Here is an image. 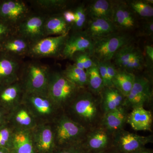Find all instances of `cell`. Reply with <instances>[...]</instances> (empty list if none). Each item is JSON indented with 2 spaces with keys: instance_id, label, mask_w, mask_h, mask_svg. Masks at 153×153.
Segmentation results:
<instances>
[{
  "instance_id": "cell-1",
  "label": "cell",
  "mask_w": 153,
  "mask_h": 153,
  "mask_svg": "<svg viewBox=\"0 0 153 153\" xmlns=\"http://www.w3.org/2000/svg\"><path fill=\"white\" fill-rule=\"evenodd\" d=\"M63 111L72 120L88 128L98 119L99 103L90 91H80Z\"/></svg>"
},
{
  "instance_id": "cell-2",
  "label": "cell",
  "mask_w": 153,
  "mask_h": 153,
  "mask_svg": "<svg viewBox=\"0 0 153 153\" xmlns=\"http://www.w3.org/2000/svg\"><path fill=\"white\" fill-rule=\"evenodd\" d=\"M52 124L56 148L80 144L88 132L86 128L72 120L63 111Z\"/></svg>"
},
{
  "instance_id": "cell-3",
  "label": "cell",
  "mask_w": 153,
  "mask_h": 153,
  "mask_svg": "<svg viewBox=\"0 0 153 153\" xmlns=\"http://www.w3.org/2000/svg\"><path fill=\"white\" fill-rule=\"evenodd\" d=\"M22 102L27 108L37 124L52 123L63 111L47 94L24 92Z\"/></svg>"
},
{
  "instance_id": "cell-4",
  "label": "cell",
  "mask_w": 153,
  "mask_h": 153,
  "mask_svg": "<svg viewBox=\"0 0 153 153\" xmlns=\"http://www.w3.org/2000/svg\"><path fill=\"white\" fill-rule=\"evenodd\" d=\"M51 72L49 66L45 64L38 62L27 63L19 75L25 92L47 94Z\"/></svg>"
},
{
  "instance_id": "cell-5",
  "label": "cell",
  "mask_w": 153,
  "mask_h": 153,
  "mask_svg": "<svg viewBox=\"0 0 153 153\" xmlns=\"http://www.w3.org/2000/svg\"><path fill=\"white\" fill-rule=\"evenodd\" d=\"M81 90L65 77L62 72L51 71L47 94L59 108L63 111Z\"/></svg>"
},
{
  "instance_id": "cell-6",
  "label": "cell",
  "mask_w": 153,
  "mask_h": 153,
  "mask_svg": "<svg viewBox=\"0 0 153 153\" xmlns=\"http://www.w3.org/2000/svg\"><path fill=\"white\" fill-rule=\"evenodd\" d=\"M131 36L124 33H117L93 40V48L90 53L97 61H111L117 52L121 48L131 43Z\"/></svg>"
},
{
  "instance_id": "cell-7",
  "label": "cell",
  "mask_w": 153,
  "mask_h": 153,
  "mask_svg": "<svg viewBox=\"0 0 153 153\" xmlns=\"http://www.w3.org/2000/svg\"><path fill=\"white\" fill-rule=\"evenodd\" d=\"M68 36H48L42 38L31 44L27 55L35 58L62 57Z\"/></svg>"
},
{
  "instance_id": "cell-8",
  "label": "cell",
  "mask_w": 153,
  "mask_h": 153,
  "mask_svg": "<svg viewBox=\"0 0 153 153\" xmlns=\"http://www.w3.org/2000/svg\"><path fill=\"white\" fill-rule=\"evenodd\" d=\"M112 149L117 153H135L152 143V136H143L121 130L114 134Z\"/></svg>"
},
{
  "instance_id": "cell-9",
  "label": "cell",
  "mask_w": 153,
  "mask_h": 153,
  "mask_svg": "<svg viewBox=\"0 0 153 153\" xmlns=\"http://www.w3.org/2000/svg\"><path fill=\"white\" fill-rule=\"evenodd\" d=\"M46 17L41 14L28 15L16 26L15 33L31 44L45 38L44 25Z\"/></svg>"
},
{
  "instance_id": "cell-10",
  "label": "cell",
  "mask_w": 153,
  "mask_h": 153,
  "mask_svg": "<svg viewBox=\"0 0 153 153\" xmlns=\"http://www.w3.org/2000/svg\"><path fill=\"white\" fill-rule=\"evenodd\" d=\"M152 91L149 79L143 76H135L133 86L126 97L123 107L134 108L144 105L150 101Z\"/></svg>"
},
{
  "instance_id": "cell-11",
  "label": "cell",
  "mask_w": 153,
  "mask_h": 153,
  "mask_svg": "<svg viewBox=\"0 0 153 153\" xmlns=\"http://www.w3.org/2000/svg\"><path fill=\"white\" fill-rule=\"evenodd\" d=\"M30 133L37 153H55L56 146L52 123L37 124Z\"/></svg>"
},
{
  "instance_id": "cell-12",
  "label": "cell",
  "mask_w": 153,
  "mask_h": 153,
  "mask_svg": "<svg viewBox=\"0 0 153 153\" xmlns=\"http://www.w3.org/2000/svg\"><path fill=\"white\" fill-rule=\"evenodd\" d=\"M112 134L102 126L88 132L81 144L88 153H100L112 149Z\"/></svg>"
},
{
  "instance_id": "cell-13",
  "label": "cell",
  "mask_w": 153,
  "mask_h": 153,
  "mask_svg": "<svg viewBox=\"0 0 153 153\" xmlns=\"http://www.w3.org/2000/svg\"><path fill=\"white\" fill-rule=\"evenodd\" d=\"M93 44V40L83 30L73 32L71 36H68L66 40L62 57L71 59L75 53L78 52H88L90 55Z\"/></svg>"
},
{
  "instance_id": "cell-14",
  "label": "cell",
  "mask_w": 153,
  "mask_h": 153,
  "mask_svg": "<svg viewBox=\"0 0 153 153\" xmlns=\"http://www.w3.org/2000/svg\"><path fill=\"white\" fill-rule=\"evenodd\" d=\"M28 14L29 9L22 1L5 0L0 2V19L15 28Z\"/></svg>"
},
{
  "instance_id": "cell-15",
  "label": "cell",
  "mask_w": 153,
  "mask_h": 153,
  "mask_svg": "<svg viewBox=\"0 0 153 153\" xmlns=\"http://www.w3.org/2000/svg\"><path fill=\"white\" fill-rule=\"evenodd\" d=\"M7 123L14 131H31L37 125L35 118L22 102L9 111Z\"/></svg>"
},
{
  "instance_id": "cell-16",
  "label": "cell",
  "mask_w": 153,
  "mask_h": 153,
  "mask_svg": "<svg viewBox=\"0 0 153 153\" xmlns=\"http://www.w3.org/2000/svg\"><path fill=\"white\" fill-rule=\"evenodd\" d=\"M111 20L117 30H133L137 26L136 14L123 2L114 1Z\"/></svg>"
},
{
  "instance_id": "cell-17",
  "label": "cell",
  "mask_w": 153,
  "mask_h": 153,
  "mask_svg": "<svg viewBox=\"0 0 153 153\" xmlns=\"http://www.w3.org/2000/svg\"><path fill=\"white\" fill-rule=\"evenodd\" d=\"M21 69L17 57L0 50V86L19 81Z\"/></svg>"
},
{
  "instance_id": "cell-18",
  "label": "cell",
  "mask_w": 153,
  "mask_h": 153,
  "mask_svg": "<svg viewBox=\"0 0 153 153\" xmlns=\"http://www.w3.org/2000/svg\"><path fill=\"white\" fill-rule=\"evenodd\" d=\"M24 92L19 80L0 86V106L9 112L22 102Z\"/></svg>"
},
{
  "instance_id": "cell-19",
  "label": "cell",
  "mask_w": 153,
  "mask_h": 153,
  "mask_svg": "<svg viewBox=\"0 0 153 153\" xmlns=\"http://www.w3.org/2000/svg\"><path fill=\"white\" fill-rule=\"evenodd\" d=\"M90 19L87 21L83 31L93 40L104 38L117 32V29L109 19Z\"/></svg>"
},
{
  "instance_id": "cell-20",
  "label": "cell",
  "mask_w": 153,
  "mask_h": 153,
  "mask_svg": "<svg viewBox=\"0 0 153 153\" xmlns=\"http://www.w3.org/2000/svg\"><path fill=\"white\" fill-rule=\"evenodd\" d=\"M152 121V112L144 107H138L133 108L131 112L128 114L126 123L135 131H151Z\"/></svg>"
},
{
  "instance_id": "cell-21",
  "label": "cell",
  "mask_w": 153,
  "mask_h": 153,
  "mask_svg": "<svg viewBox=\"0 0 153 153\" xmlns=\"http://www.w3.org/2000/svg\"><path fill=\"white\" fill-rule=\"evenodd\" d=\"M127 116L125 107H121L104 114L102 119L101 126L113 135L123 129Z\"/></svg>"
},
{
  "instance_id": "cell-22",
  "label": "cell",
  "mask_w": 153,
  "mask_h": 153,
  "mask_svg": "<svg viewBox=\"0 0 153 153\" xmlns=\"http://www.w3.org/2000/svg\"><path fill=\"white\" fill-rule=\"evenodd\" d=\"M30 45L25 38L14 34L0 43V50L17 57L27 55Z\"/></svg>"
},
{
  "instance_id": "cell-23",
  "label": "cell",
  "mask_w": 153,
  "mask_h": 153,
  "mask_svg": "<svg viewBox=\"0 0 153 153\" xmlns=\"http://www.w3.org/2000/svg\"><path fill=\"white\" fill-rule=\"evenodd\" d=\"M71 27L64 20L62 13L47 16L44 25L45 37L69 35Z\"/></svg>"
},
{
  "instance_id": "cell-24",
  "label": "cell",
  "mask_w": 153,
  "mask_h": 153,
  "mask_svg": "<svg viewBox=\"0 0 153 153\" xmlns=\"http://www.w3.org/2000/svg\"><path fill=\"white\" fill-rule=\"evenodd\" d=\"M100 94L103 114L123 106L125 97L115 88L105 87Z\"/></svg>"
},
{
  "instance_id": "cell-25",
  "label": "cell",
  "mask_w": 153,
  "mask_h": 153,
  "mask_svg": "<svg viewBox=\"0 0 153 153\" xmlns=\"http://www.w3.org/2000/svg\"><path fill=\"white\" fill-rule=\"evenodd\" d=\"M10 152L11 153H37L30 131H14Z\"/></svg>"
},
{
  "instance_id": "cell-26",
  "label": "cell",
  "mask_w": 153,
  "mask_h": 153,
  "mask_svg": "<svg viewBox=\"0 0 153 153\" xmlns=\"http://www.w3.org/2000/svg\"><path fill=\"white\" fill-rule=\"evenodd\" d=\"M114 5V2L108 0L94 1L86 8L87 16L90 19L102 18L111 20Z\"/></svg>"
},
{
  "instance_id": "cell-27",
  "label": "cell",
  "mask_w": 153,
  "mask_h": 153,
  "mask_svg": "<svg viewBox=\"0 0 153 153\" xmlns=\"http://www.w3.org/2000/svg\"><path fill=\"white\" fill-rule=\"evenodd\" d=\"M135 78V75L133 73L117 69L116 74L112 80L113 86L126 97L133 86Z\"/></svg>"
},
{
  "instance_id": "cell-28",
  "label": "cell",
  "mask_w": 153,
  "mask_h": 153,
  "mask_svg": "<svg viewBox=\"0 0 153 153\" xmlns=\"http://www.w3.org/2000/svg\"><path fill=\"white\" fill-rule=\"evenodd\" d=\"M62 74L69 81L79 88L87 86V76L86 71L78 68L74 64H70L62 71Z\"/></svg>"
},
{
  "instance_id": "cell-29",
  "label": "cell",
  "mask_w": 153,
  "mask_h": 153,
  "mask_svg": "<svg viewBox=\"0 0 153 153\" xmlns=\"http://www.w3.org/2000/svg\"><path fill=\"white\" fill-rule=\"evenodd\" d=\"M85 71L87 76V85L90 92L93 94H100L105 87L100 74L97 61L95 65L86 69Z\"/></svg>"
},
{
  "instance_id": "cell-30",
  "label": "cell",
  "mask_w": 153,
  "mask_h": 153,
  "mask_svg": "<svg viewBox=\"0 0 153 153\" xmlns=\"http://www.w3.org/2000/svg\"><path fill=\"white\" fill-rule=\"evenodd\" d=\"M137 49V48L131 43L120 49L115 54L112 59L114 61L116 67L119 69L124 70Z\"/></svg>"
},
{
  "instance_id": "cell-31",
  "label": "cell",
  "mask_w": 153,
  "mask_h": 153,
  "mask_svg": "<svg viewBox=\"0 0 153 153\" xmlns=\"http://www.w3.org/2000/svg\"><path fill=\"white\" fill-rule=\"evenodd\" d=\"M127 4L136 15L145 18H151L153 16L152 0H134L130 1Z\"/></svg>"
},
{
  "instance_id": "cell-32",
  "label": "cell",
  "mask_w": 153,
  "mask_h": 153,
  "mask_svg": "<svg viewBox=\"0 0 153 153\" xmlns=\"http://www.w3.org/2000/svg\"><path fill=\"white\" fill-rule=\"evenodd\" d=\"M66 0H36L33 4L43 10L51 11L65 8L69 3Z\"/></svg>"
},
{
  "instance_id": "cell-33",
  "label": "cell",
  "mask_w": 153,
  "mask_h": 153,
  "mask_svg": "<svg viewBox=\"0 0 153 153\" xmlns=\"http://www.w3.org/2000/svg\"><path fill=\"white\" fill-rule=\"evenodd\" d=\"M74 12L75 21L71 26V30L73 32L82 31L85 29L87 22L86 8L83 5H80L75 9Z\"/></svg>"
},
{
  "instance_id": "cell-34",
  "label": "cell",
  "mask_w": 153,
  "mask_h": 153,
  "mask_svg": "<svg viewBox=\"0 0 153 153\" xmlns=\"http://www.w3.org/2000/svg\"><path fill=\"white\" fill-rule=\"evenodd\" d=\"M14 131L7 123L0 127V148L10 151Z\"/></svg>"
},
{
  "instance_id": "cell-35",
  "label": "cell",
  "mask_w": 153,
  "mask_h": 153,
  "mask_svg": "<svg viewBox=\"0 0 153 153\" xmlns=\"http://www.w3.org/2000/svg\"><path fill=\"white\" fill-rule=\"evenodd\" d=\"M71 60L74 61L75 66L79 68L86 70L95 65L96 61L92 60L88 52H78L75 53Z\"/></svg>"
},
{
  "instance_id": "cell-36",
  "label": "cell",
  "mask_w": 153,
  "mask_h": 153,
  "mask_svg": "<svg viewBox=\"0 0 153 153\" xmlns=\"http://www.w3.org/2000/svg\"><path fill=\"white\" fill-rule=\"evenodd\" d=\"M145 66L146 63L144 56L141 50L138 49L123 70L133 73L134 72L141 70Z\"/></svg>"
},
{
  "instance_id": "cell-37",
  "label": "cell",
  "mask_w": 153,
  "mask_h": 153,
  "mask_svg": "<svg viewBox=\"0 0 153 153\" xmlns=\"http://www.w3.org/2000/svg\"><path fill=\"white\" fill-rule=\"evenodd\" d=\"M14 30H16L15 27L0 19V43L15 34Z\"/></svg>"
},
{
  "instance_id": "cell-38",
  "label": "cell",
  "mask_w": 153,
  "mask_h": 153,
  "mask_svg": "<svg viewBox=\"0 0 153 153\" xmlns=\"http://www.w3.org/2000/svg\"><path fill=\"white\" fill-rule=\"evenodd\" d=\"M55 153H88L81 144L64 148H56Z\"/></svg>"
},
{
  "instance_id": "cell-39",
  "label": "cell",
  "mask_w": 153,
  "mask_h": 153,
  "mask_svg": "<svg viewBox=\"0 0 153 153\" xmlns=\"http://www.w3.org/2000/svg\"><path fill=\"white\" fill-rule=\"evenodd\" d=\"M99 71L103 81L105 87H109L107 71L106 61H97Z\"/></svg>"
},
{
  "instance_id": "cell-40",
  "label": "cell",
  "mask_w": 153,
  "mask_h": 153,
  "mask_svg": "<svg viewBox=\"0 0 153 153\" xmlns=\"http://www.w3.org/2000/svg\"><path fill=\"white\" fill-rule=\"evenodd\" d=\"M106 63L109 87H113L112 80L117 72V68L111 61H106Z\"/></svg>"
},
{
  "instance_id": "cell-41",
  "label": "cell",
  "mask_w": 153,
  "mask_h": 153,
  "mask_svg": "<svg viewBox=\"0 0 153 153\" xmlns=\"http://www.w3.org/2000/svg\"><path fill=\"white\" fill-rule=\"evenodd\" d=\"M141 33L143 36H152L153 34V22L152 20H148L143 25Z\"/></svg>"
},
{
  "instance_id": "cell-42",
  "label": "cell",
  "mask_w": 153,
  "mask_h": 153,
  "mask_svg": "<svg viewBox=\"0 0 153 153\" xmlns=\"http://www.w3.org/2000/svg\"><path fill=\"white\" fill-rule=\"evenodd\" d=\"M146 50V65L152 67L153 63V47L151 45H147L145 48Z\"/></svg>"
},
{
  "instance_id": "cell-43",
  "label": "cell",
  "mask_w": 153,
  "mask_h": 153,
  "mask_svg": "<svg viewBox=\"0 0 153 153\" xmlns=\"http://www.w3.org/2000/svg\"><path fill=\"white\" fill-rule=\"evenodd\" d=\"M62 15L66 23L71 25V27L75 21V15L74 11L66 10L62 13Z\"/></svg>"
},
{
  "instance_id": "cell-44",
  "label": "cell",
  "mask_w": 153,
  "mask_h": 153,
  "mask_svg": "<svg viewBox=\"0 0 153 153\" xmlns=\"http://www.w3.org/2000/svg\"><path fill=\"white\" fill-rule=\"evenodd\" d=\"M9 112L0 106V127L7 123Z\"/></svg>"
},
{
  "instance_id": "cell-45",
  "label": "cell",
  "mask_w": 153,
  "mask_h": 153,
  "mask_svg": "<svg viewBox=\"0 0 153 153\" xmlns=\"http://www.w3.org/2000/svg\"><path fill=\"white\" fill-rule=\"evenodd\" d=\"M135 153H153V152L150 149H148L145 147L137 151Z\"/></svg>"
},
{
  "instance_id": "cell-46",
  "label": "cell",
  "mask_w": 153,
  "mask_h": 153,
  "mask_svg": "<svg viewBox=\"0 0 153 153\" xmlns=\"http://www.w3.org/2000/svg\"><path fill=\"white\" fill-rule=\"evenodd\" d=\"M0 153H11L10 151L7 149L0 148Z\"/></svg>"
},
{
  "instance_id": "cell-47",
  "label": "cell",
  "mask_w": 153,
  "mask_h": 153,
  "mask_svg": "<svg viewBox=\"0 0 153 153\" xmlns=\"http://www.w3.org/2000/svg\"><path fill=\"white\" fill-rule=\"evenodd\" d=\"M100 153H117L113 149H111L105 151V152H103Z\"/></svg>"
}]
</instances>
